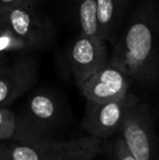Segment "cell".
<instances>
[{
  "mask_svg": "<svg viewBox=\"0 0 159 160\" xmlns=\"http://www.w3.org/2000/svg\"><path fill=\"white\" fill-rule=\"evenodd\" d=\"M109 61L131 81L154 83L159 76V11L152 0L138 6L116 40Z\"/></svg>",
  "mask_w": 159,
  "mask_h": 160,
  "instance_id": "cell-1",
  "label": "cell"
},
{
  "mask_svg": "<svg viewBox=\"0 0 159 160\" xmlns=\"http://www.w3.org/2000/svg\"><path fill=\"white\" fill-rule=\"evenodd\" d=\"M17 131L12 142L53 139L66 122V111L60 97L48 89H37L28 96L15 113Z\"/></svg>",
  "mask_w": 159,
  "mask_h": 160,
  "instance_id": "cell-2",
  "label": "cell"
},
{
  "mask_svg": "<svg viewBox=\"0 0 159 160\" xmlns=\"http://www.w3.org/2000/svg\"><path fill=\"white\" fill-rule=\"evenodd\" d=\"M102 141L93 136L74 139L8 142L9 160H93L102 152Z\"/></svg>",
  "mask_w": 159,
  "mask_h": 160,
  "instance_id": "cell-3",
  "label": "cell"
},
{
  "mask_svg": "<svg viewBox=\"0 0 159 160\" xmlns=\"http://www.w3.org/2000/svg\"><path fill=\"white\" fill-rule=\"evenodd\" d=\"M141 99L134 94H127L122 99L109 102H86L82 127L88 136L99 139L109 138L120 133L130 110Z\"/></svg>",
  "mask_w": 159,
  "mask_h": 160,
  "instance_id": "cell-4",
  "label": "cell"
},
{
  "mask_svg": "<svg viewBox=\"0 0 159 160\" xmlns=\"http://www.w3.org/2000/svg\"><path fill=\"white\" fill-rule=\"evenodd\" d=\"M120 137L136 160H156L153 119L149 107L140 100L123 122Z\"/></svg>",
  "mask_w": 159,
  "mask_h": 160,
  "instance_id": "cell-5",
  "label": "cell"
},
{
  "mask_svg": "<svg viewBox=\"0 0 159 160\" xmlns=\"http://www.w3.org/2000/svg\"><path fill=\"white\" fill-rule=\"evenodd\" d=\"M38 80V62L28 53L0 65V107H9L30 92Z\"/></svg>",
  "mask_w": 159,
  "mask_h": 160,
  "instance_id": "cell-6",
  "label": "cell"
},
{
  "mask_svg": "<svg viewBox=\"0 0 159 160\" xmlns=\"http://www.w3.org/2000/svg\"><path fill=\"white\" fill-rule=\"evenodd\" d=\"M108 62L106 42L97 38L80 34L68 50L69 69L77 87Z\"/></svg>",
  "mask_w": 159,
  "mask_h": 160,
  "instance_id": "cell-7",
  "label": "cell"
},
{
  "mask_svg": "<svg viewBox=\"0 0 159 160\" xmlns=\"http://www.w3.org/2000/svg\"><path fill=\"white\" fill-rule=\"evenodd\" d=\"M131 80L110 61L87 78L79 87L87 102H109L122 99L129 94Z\"/></svg>",
  "mask_w": 159,
  "mask_h": 160,
  "instance_id": "cell-8",
  "label": "cell"
},
{
  "mask_svg": "<svg viewBox=\"0 0 159 160\" xmlns=\"http://www.w3.org/2000/svg\"><path fill=\"white\" fill-rule=\"evenodd\" d=\"M6 25L17 35L34 44L37 48L47 46L55 35L52 23L36 12V7L21 4L2 13Z\"/></svg>",
  "mask_w": 159,
  "mask_h": 160,
  "instance_id": "cell-9",
  "label": "cell"
},
{
  "mask_svg": "<svg viewBox=\"0 0 159 160\" xmlns=\"http://www.w3.org/2000/svg\"><path fill=\"white\" fill-rule=\"evenodd\" d=\"M129 0H97V25L104 42H115Z\"/></svg>",
  "mask_w": 159,
  "mask_h": 160,
  "instance_id": "cell-10",
  "label": "cell"
},
{
  "mask_svg": "<svg viewBox=\"0 0 159 160\" xmlns=\"http://www.w3.org/2000/svg\"><path fill=\"white\" fill-rule=\"evenodd\" d=\"M80 34L99 38L97 25V0H72Z\"/></svg>",
  "mask_w": 159,
  "mask_h": 160,
  "instance_id": "cell-11",
  "label": "cell"
},
{
  "mask_svg": "<svg viewBox=\"0 0 159 160\" xmlns=\"http://www.w3.org/2000/svg\"><path fill=\"white\" fill-rule=\"evenodd\" d=\"M37 49L38 48L34 44L20 37L7 25H4V28H2L0 33V53L8 55V53L17 52L19 55H22Z\"/></svg>",
  "mask_w": 159,
  "mask_h": 160,
  "instance_id": "cell-12",
  "label": "cell"
},
{
  "mask_svg": "<svg viewBox=\"0 0 159 160\" xmlns=\"http://www.w3.org/2000/svg\"><path fill=\"white\" fill-rule=\"evenodd\" d=\"M17 131L15 112L9 107H0V142L13 141Z\"/></svg>",
  "mask_w": 159,
  "mask_h": 160,
  "instance_id": "cell-13",
  "label": "cell"
},
{
  "mask_svg": "<svg viewBox=\"0 0 159 160\" xmlns=\"http://www.w3.org/2000/svg\"><path fill=\"white\" fill-rule=\"evenodd\" d=\"M110 160H136L129 152L124 142L121 137H118L112 143L110 150Z\"/></svg>",
  "mask_w": 159,
  "mask_h": 160,
  "instance_id": "cell-14",
  "label": "cell"
},
{
  "mask_svg": "<svg viewBox=\"0 0 159 160\" xmlns=\"http://www.w3.org/2000/svg\"><path fill=\"white\" fill-rule=\"evenodd\" d=\"M21 4L36 7L37 0H0V14L6 12L9 9H12L17 6H21Z\"/></svg>",
  "mask_w": 159,
  "mask_h": 160,
  "instance_id": "cell-15",
  "label": "cell"
},
{
  "mask_svg": "<svg viewBox=\"0 0 159 160\" xmlns=\"http://www.w3.org/2000/svg\"><path fill=\"white\" fill-rule=\"evenodd\" d=\"M7 148H8V142L6 143L0 142V160H9Z\"/></svg>",
  "mask_w": 159,
  "mask_h": 160,
  "instance_id": "cell-16",
  "label": "cell"
},
{
  "mask_svg": "<svg viewBox=\"0 0 159 160\" xmlns=\"http://www.w3.org/2000/svg\"><path fill=\"white\" fill-rule=\"evenodd\" d=\"M8 61H9L8 56H7V55H3V53H0V65L7 63Z\"/></svg>",
  "mask_w": 159,
  "mask_h": 160,
  "instance_id": "cell-17",
  "label": "cell"
},
{
  "mask_svg": "<svg viewBox=\"0 0 159 160\" xmlns=\"http://www.w3.org/2000/svg\"><path fill=\"white\" fill-rule=\"evenodd\" d=\"M4 25H6V23H4V20H3V18H2V15L0 14V33H1L2 28H4Z\"/></svg>",
  "mask_w": 159,
  "mask_h": 160,
  "instance_id": "cell-18",
  "label": "cell"
},
{
  "mask_svg": "<svg viewBox=\"0 0 159 160\" xmlns=\"http://www.w3.org/2000/svg\"><path fill=\"white\" fill-rule=\"evenodd\" d=\"M129 1H130V0H129Z\"/></svg>",
  "mask_w": 159,
  "mask_h": 160,
  "instance_id": "cell-19",
  "label": "cell"
}]
</instances>
